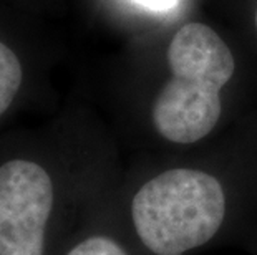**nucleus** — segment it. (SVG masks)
<instances>
[{
  "instance_id": "nucleus-4",
  "label": "nucleus",
  "mask_w": 257,
  "mask_h": 255,
  "mask_svg": "<svg viewBox=\"0 0 257 255\" xmlns=\"http://www.w3.org/2000/svg\"><path fill=\"white\" fill-rule=\"evenodd\" d=\"M22 85V65L17 55L0 42V116L9 110Z\"/></svg>"
},
{
  "instance_id": "nucleus-3",
  "label": "nucleus",
  "mask_w": 257,
  "mask_h": 255,
  "mask_svg": "<svg viewBox=\"0 0 257 255\" xmlns=\"http://www.w3.org/2000/svg\"><path fill=\"white\" fill-rule=\"evenodd\" d=\"M55 192L50 174L29 159L0 166V255H43Z\"/></svg>"
},
{
  "instance_id": "nucleus-1",
  "label": "nucleus",
  "mask_w": 257,
  "mask_h": 255,
  "mask_svg": "<svg viewBox=\"0 0 257 255\" xmlns=\"http://www.w3.org/2000/svg\"><path fill=\"white\" fill-rule=\"evenodd\" d=\"M171 78L153 105V123L171 143L207 136L221 116V90L232 78L234 57L211 27L186 24L168 48Z\"/></svg>"
},
{
  "instance_id": "nucleus-2",
  "label": "nucleus",
  "mask_w": 257,
  "mask_h": 255,
  "mask_svg": "<svg viewBox=\"0 0 257 255\" xmlns=\"http://www.w3.org/2000/svg\"><path fill=\"white\" fill-rule=\"evenodd\" d=\"M226 196L207 172L171 169L135 194L131 217L136 234L156 255H183L204 245L222 225Z\"/></svg>"
},
{
  "instance_id": "nucleus-6",
  "label": "nucleus",
  "mask_w": 257,
  "mask_h": 255,
  "mask_svg": "<svg viewBox=\"0 0 257 255\" xmlns=\"http://www.w3.org/2000/svg\"><path fill=\"white\" fill-rule=\"evenodd\" d=\"M133 2L140 4L141 7H145L148 10L166 12V10H171L173 7H176L178 0H133Z\"/></svg>"
},
{
  "instance_id": "nucleus-5",
  "label": "nucleus",
  "mask_w": 257,
  "mask_h": 255,
  "mask_svg": "<svg viewBox=\"0 0 257 255\" xmlns=\"http://www.w3.org/2000/svg\"><path fill=\"white\" fill-rule=\"evenodd\" d=\"M67 255H128V253L113 238L95 235L76 243Z\"/></svg>"
},
{
  "instance_id": "nucleus-7",
  "label": "nucleus",
  "mask_w": 257,
  "mask_h": 255,
  "mask_svg": "<svg viewBox=\"0 0 257 255\" xmlns=\"http://www.w3.org/2000/svg\"><path fill=\"white\" fill-rule=\"evenodd\" d=\"M255 25H257V12H255Z\"/></svg>"
}]
</instances>
